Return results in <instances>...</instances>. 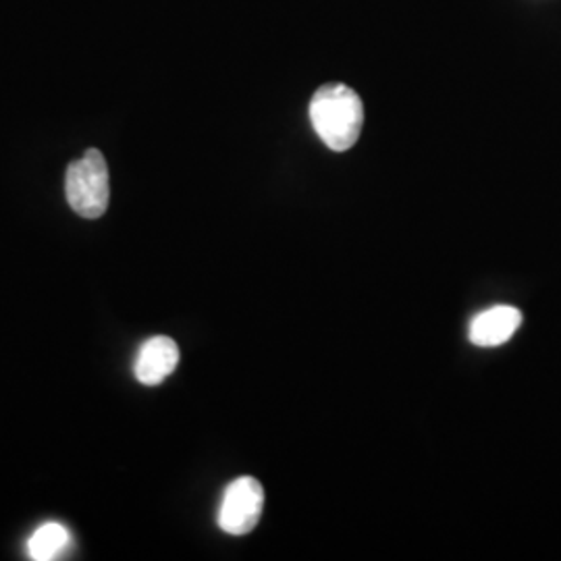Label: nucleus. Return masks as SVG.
<instances>
[{
	"instance_id": "1",
	"label": "nucleus",
	"mask_w": 561,
	"mask_h": 561,
	"mask_svg": "<svg viewBox=\"0 0 561 561\" xmlns=\"http://www.w3.org/2000/svg\"><path fill=\"white\" fill-rule=\"evenodd\" d=\"M310 121L329 150L345 152L360 138L364 104L350 85L327 83L310 101Z\"/></svg>"
},
{
	"instance_id": "6",
	"label": "nucleus",
	"mask_w": 561,
	"mask_h": 561,
	"mask_svg": "<svg viewBox=\"0 0 561 561\" xmlns=\"http://www.w3.org/2000/svg\"><path fill=\"white\" fill-rule=\"evenodd\" d=\"M69 530L59 522H46L32 535L27 551L34 561L57 560L60 553L69 547Z\"/></svg>"
},
{
	"instance_id": "3",
	"label": "nucleus",
	"mask_w": 561,
	"mask_h": 561,
	"mask_svg": "<svg viewBox=\"0 0 561 561\" xmlns=\"http://www.w3.org/2000/svg\"><path fill=\"white\" fill-rule=\"evenodd\" d=\"M264 510V489L252 477H241L231 482L222 495L219 507V528L231 537H243L252 533L261 522Z\"/></svg>"
},
{
	"instance_id": "5",
	"label": "nucleus",
	"mask_w": 561,
	"mask_h": 561,
	"mask_svg": "<svg viewBox=\"0 0 561 561\" xmlns=\"http://www.w3.org/2000/svg\"><path fill=\"white\" fill-rule=\"evenodd\" d=\"M522 312L514 306H493L470 322L468 337L479 347H497L520 329Z\"/></svg>"
},
{
	"instance_id": "4",
	"label": "nucleus",
	"mask_w": 561,
	"mask_h": 561,
	"mask_svg": "<svg viewBox=\"0 0 561 561\" xmlns=\"http://www.w3.org/2000/svg\"><path fill=\"white\" fill-rule=\"evenodd\" d=\"M178 364H180V345L167 335H157L141 343L138 358L134 364V375L141 385L154 387V385H161L167 377H171Z\"/></svg>"
},
{
	"instance_id": "2",
	"label": "nucleus",
	"mask_w": 561,
	"mask_h": 561,
	"mask_svg": "<svg viewBox=\"0 0 561 561\" xmlns=\"http://www.w3.org/2000/svg\"><path fill=\"white\" fill-rule=\"evenodd\" d=\"M65 194L69 206L83 219H101L108 208L111 181L101 150L90 148L67 167Z\"/></svg>"
}]
</instances>
